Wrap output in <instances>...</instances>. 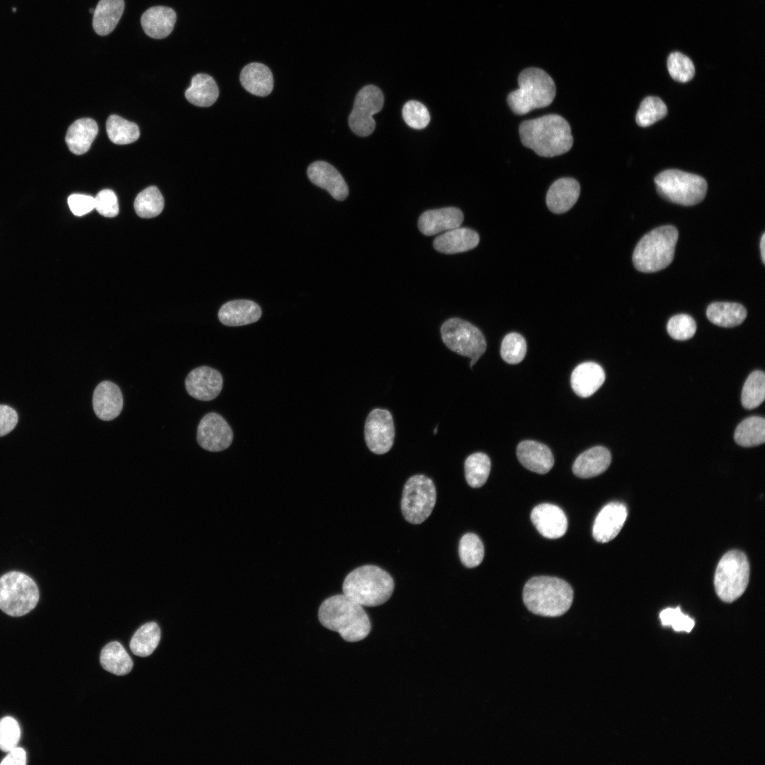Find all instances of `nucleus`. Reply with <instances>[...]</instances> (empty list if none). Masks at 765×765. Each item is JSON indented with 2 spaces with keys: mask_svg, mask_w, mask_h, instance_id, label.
I'll list each match as a JSON object with an SVG mask.
<instances>
[{
  "mask_svg": "<svg viewBox=\"0 0 765 765\" xmlns=\"http://www.w3.org/2000/svg\"><path fill=\"white\" fill-rule=\"evenodd\" d=\"M522 144L538 155L552 157L567 152L573 144L567 121L557 114L524 120L519 126Z\"/></svg>",
  "mask_w": 765,
  "mask_h": 765,
  "instance_id": "f257e3e1",
  "label": "nucleus"
},
{
  "mask_svg": "<svg viewBox=\"0 0 765 765\" xmlns=\"http://www.w3.org/2000/svg\"><path fill=\"white\" fill-rule=\"evenodd\" d=\"M318 618L323 626L337 632L348 642L364 639L371 628L363 606L344 594L323 601L318 609Z\"/></svg>",
  "mask_w": 765,
  "mask_h": 765,
  "instance_id": "f03ea898",
  "label": "nucleus"
},
{
  "mask_svg": "<svg viewBox=\"0 0 765 765\" xmlns=\"http://www.w3.org/2000/svg\"><path fill=\"white\" fill-rule=\"evenodd\" d=\"M523 600L533 613L557 617L565 613L573 600V590L565 580L539 576L529 579L523 587Z\"/></svg>",
  "mask_w": 765,
  "mask_h": 765,
  "instance_id": "7ed1b4c3",
  "label": "nucleus"
},
{
  "mask_svg": "<svg viewBox=\"0 0 765 765\" xmlns=\"http://www.w3.org/2000/svg\"><path fill=\"white\" fill-rule=\"evenodd\" d=\"M395 587L392 577L375 565H363L344 579L343 594L361 606H376L385 603Z\"/></svg>",
  "mask_w": 765,
  "mask_h": 765,
  "instance_id": "20e7f679",
  "label": "nucleus"
},
{
  "mask_svg": "<svg viewBox=\"0 0 765 765\" xmlns=\"http://www.w3.org/2000/svg\"><path fill=\"white\" fill-rule=\"evenodd\" d=\"M519 88L507 96V103L517 115L548 106L555 98L556 87L552 79L544 70L530 67L518 76Z\"/></svg>",
  "mask_w": 765,
  "mask_h": 765,
  "instance_id": "39448f33",
  "label": "nucleus"
},
{
  "mask_svg": "<svg viewBox=\"0 0 765 765\" xmlns=\"http://www.w3.org/2000/svg\"><path fill=\"white\" fill-rule=\"evenodd\" d=\"M678 236V230L672 225L657 227L644 235L633 254L635 268L653 273L667 267L673 261Z\"/></svg>",
  "mask_w": 765,
  "mask_h": 765,
  "instance_id": "423d86ee",
  "label": "nucleus"
},
{
  "mask_svg": "<svg viewBox=\"0 0 765 765\" xmlns=\"http://www.w3.org/2000/svg\"><path fill=\"white\" fill-rule=\"evenodd\" d=\"M658 193L666 200L690 206L701 202L708 185L701 176L678 169H667L654 178Z\"/></svg>",
  "mask_w": 765,
  "mask_h": 765,
  "instance_id": "0eeeda50",
  "label": "nucleus"
},
{
  "mask_svg": "<svg viewBox=\"0 0 765 765\" xmlns=\"http://www.w3.org/2000/svg\"><path fill=\"white\" fill-rule=\"evenodd\" d=\"M749 579V564L745 554L734 550L725 553L719 561L714 577L717 595L730 603L744 592Z\"/></svg>",
  "mask_w": 765,
  "mask_h": 765,
  "instance_id": "6e6552de",
  "label": "nucleus"
},
{
  "mask_svg": "<svg viewBox=\"0 0 765 765\" xmlns=\"http://www.w3.org/2000/svg\"><path fill=\"white\" fill-rule=\"evenodd\" d=\"M39 600L37 584L27 574L10 572L0 577V609L11 616L32 611Z\"/></svg>",
  "mask_w": 765,
  "mask_h": 765,
  "instance_id": "1a4fd4ad",
  "label": "nucleus"
},
{
  "mask_svg": "<svg viewBox=\"0 0 765 765\" xmlns=\"http://www.w3.org/2000/svg\"><path fill=\"white\" fill-rule=\"evenodd\" d=\"M441 333L443 343L450 350L471 358L470 367L486 350V340L481 331L462 319H448L442 324Z\"/></svg>",
  "mask_w": 765,
  "mask_h": 765,
  "instance_id": "9d476101",
  "label": "nucleus"
},
{
  "mask_svg": "<svg viewBox=\"0 0 765 765\" xmlns=\"http://www.w3.org/2000/svg\"><path fill=\"white\" fill-rule=\"evenodd\" d=\"M436 500L433 481L424 475L412 476L406 482L401 500L404 518L409 523L419 524L431 514Z\"/></svg>",
  "mask_w": 765,
  "mask_h": 765,
  "instance_id": "9b49d317",
  "label": "nucleus"
},
{
  "mask_svg": "<svg viewBox=\"0 0 765 765\" xmlns=\"http://www.w3.org/2000/svg\"><path fill=\"white\" fill-rule=\"evenodd\" d=\"M384 103L381 90L374 85H367L357 94L348 117L351 130L359 136H368L375 128L373 115L379 112Z\"/></svg>",
  "mask_w": 765,
  "mask_h": 765,
  "instance_id": "f8f14e48",
  "label": "nucleus"
},
{
  "mask_svg": "<svg viewBox=\"0 0 765 765\" xmlns=\"http://www.w3.org/2000/svg\"><path fill=\"white\" fill-rule=\"evenodd\" d=\"M364 436L368 448L373 453L384 454L388 452L395 438V426L391 413L385 409H373L366 420Z\"/></svg>",
  "mask_w": 765,
  "mask_h": 765,
  "instance_id": "ddd939ff",
  "label": "nucleus"
},
{
  "mask_svg": "<svg viewBox=\"0 0 765 765\" xmlns=\"http://www.w3.org/2000/svg\"><path fill=\"white\" fill-rule=\"evenodd\" d=\"M232 440V430L222 416L210 412L202 418L197 429V441L201 448L211 452L222 451Z\"/></svg>",
  "mask_w": 765,
  "mask_h": 765,
  "instance_id": "4468645a",
  "label": "nucleus"
},
{
  "mask_svg": "<svg viewBox=\"0 0 765 765\" xmlns=\"http://www.w3.org/2000/svg\"><path fill=\"white\" fill-rule=\"evenodd\" d=\"M222 385L220 373L209 366H200L192 370L185 380L188 395L202 401H210L217 397Z\"/></svg>",
  "mask_w": 765,
  "mask_h": 765,
  "instance_id": "2eb2a0df",
  "label": "nucleus"
},
{
  "mask_svg": "<svg viewBox=\"0 0 765 765\" xmlns=\"http://www.w3.org/2000/svg\"><path fill=\"white\" fill-rule=\"evenodd\" d=\"M627 515V508L623 503L611 502L604 506L594 523V538L599 543H607L613 540L623 526Z\"/></svg>",
  "mask_w": 765,
  "mask_h": 765,
  "instance_id": "dca6fc26",
  "label": "nucleus"
},
{
  "mask_svg": "<svg viewBox=\"0 0 765 765\" xmlns=\"http://www.w3.org/2000/svg\"><path fill=\"white\" fill-rule=\"evenodd\" d=\"M532 523L544 537L559 538L567 530V519L564 511L552 504H540L533 508L531 514Z\"/></svg>",
  "mask_w": 765,
  "mask_h": 765,
  "instance_id": "f3484780",
  "label": "nucleus"
},
{
  "mask_svg": "<svg viewBox=\"0 0 765 765\" xmlns=\"http://www.w3.org/2000/svg\"><path fill=\"white\" fill-rule=\"evenodd\" d=\"M309 179L314 185L326 190L337 200H345L348 188L341 174L330 164L324 161L312 163L307 168Z\"/></svg>",
  "mask_w": 765,
  "mask_h": 765,
  "instance_id": "a211bd4d",
  "label": "nucleus"
},
{
  "mask_svg": "<svg viewBox=\"0 0 765 765\" xmlns=\"http://www.w3.org/2000/svg\"><path fill=\"white\" fill-rule=\"evenodd\" d=\"M92 404L98 418L103 421L114 419L120 414L123 407L120 389L111 381H102L94 391Z\"/></svg>",
  "mask_w": 765,
  "mask_h": 765,
  "instance_id": "6ab92c4d",
  "label": "nucleus"
},
{
  "mask_svg": "<svg viewBox=\"0 0 765 765\" xmlns=\"http://www.w3.org/2000/svg\"><path fill=\"white\" fill-rule=\"evenodd\" d=\"M464 219L462 211L455 207L429 210L419 218V230L426 236L459 227Z\"/></svg>",
  "mask_w": 765,
  "mask_h": 765,
  "instance_id": "aec40b11",
  "label": "nucleus"
},
{
  "mask_svg": "<svg viewBox=\"0 0 765 765\" xmlns=\"http://www.w3.org/2000/svg\"><path fill=\"white\" fill-rule=\"evenodd\" d=\"M516 455L523 467L539 474L548 472L554 465V458L550 449L546 445L537 441H521L517 446Z\"/></svg>",
  "mask_w": 765,
  "mask_h": 765,
  "instance_id": "412c9836",
  "label": "nucleus"
},
{
  "mask_svg": "<svg viewBox=\"0 0 765 765\" xmlns=\"http://www.w3.org/2000/svg\"><path fill=\"white\" fill-rule=\"evenodd\" d=\"M580 193V186L572 178H561L550 187L546 195L549 210L556 214L568 211L576 203Z\"/></svg>",
  "mask_w": 765,
  "mask_h": 765,
  "instance_id": "4be33fe9",
  "label": "nucleus"
},
{
  "mask_svg": "<svg viewBox=\"0 0 765 765\" xmlns=\"http://www.w3.org/2000/svg\"><path fill=\"white\" fill-rule=\"evenodd\" d=\"M570 380L572 388L578 396L588 397L603 385L605 372L596 363L584 362L574 369Z\"/></svg>",
  "mask_w": 765,
  "mask_h": 765,
  "instance_id": "5701e85b",
  "label": "nucleus"
},
{
  "mask_svg": "<svg viewBox=\"0 0 765 765\" xmlns=\"http://www.w3.org/2000/svg\"><path fill=\"white\" fill-rule=\"evenodd\" d=\"M261 316L258 304L248 300H232L219 310L218 318L226 326H243L257 322Z\"/></svg>",
  "mask_w": 765,
  "mask_h": 765,
  "instance_id": "b1692460",
  "label": "nucleus"
},
{
  "mask_svg": "<svg viewBox=\"0 0 765 765\" xmlns=\"http://www.w3.org/2000/svg\"><path fill=\"white\" fill-rule=\"evenodd\" d=\"M176 21V12L162 6L150 7L141 16V26L150 38L162 39L173 30Z\"/></svg>",
  "mask_w": 765,
  "mask_h": 765,
  "instance_id": "393cba45",
  "label": "nucleus"
},
{
  "mask_svg": "<svg viewBox=\"0 0 765 765\" xmlns=\"http://www.w3.org/2000/svg\"><path fill=\"white\" fill-rule=\"evenodd\" d=\"M479 242L480 237L475 231L457 227L437 237L434 241V247L441 253L453 254L472 249Z\"/></svg>",
  "mask_w": 765,
  "mask_h": 765,
  "instance_id": "a878e982",
  "label": "nucleus"
},
{
  "mask_svg": "<svg viewBox=\"0 0 765 765\" xmlns=\"http://www.w3.org/2000/svg\"><path fill=\"white\" fill-rule=\"evenodd\" d=\"M611 462L610 451L603 446H595L582 453L575 460L572 470L581 478L597 476L607 470Z\"/></svg>",
  "mask_w": 765,
  "mask_h": 765,
  "instance_id": "bb28decb",
  "label": "nucleus"
},
{
  "mask_svg": "<svg viewBox=\"0 0 765 765\" xmlns=\"http://www.w3.org/2000/svg\"><path fill=\"white\" fill-rule=\"evenodd\" d=\"M239 80L250 94L258 96L269 95L273 88V78L270 69L259 62L246 64L241 71Z\"/></svg>",
  "mask_w": 765,
  "mask_h": 765,
  "instance_id": "cd10ccee",
  "label": "nucleus"
},
{
  "mask_svg": "<svg viewBox=\"0 0 765 765\" xmlns=\"http://www.w3.org/2000/svg\"><path fill=\"white\" fill-rule=\"evenodd\" d=\"M98 134V125L91 118H81L68 128L65 137L69 150L75 154L86 153Z\"/></svg>",
  "mask_w": 765,
  "mask_h": 765,
  "instance_id": "c85d7f7f",
  "label": "nucleus"
},
{
  "mask_svg": "<svg viewBox=\"0 0 765 765\" xmlns=\"http://www.w3.org/2000/svg\"><path fill=\"white\" fill-rule=\"evenodd\" d=\"M124 0H100L94 9L92 25L96 34L107 35L119 22L124 11Z\"/></svg>",
  "mask_w": 765,
  "mask_h": 765,
  "instance_id": "c756f323",
  "label": "nucleus"
},
{
  "mask_svg": "<svg viewBox=\"0 0 765 765\" xmlns=\"http://www.w3.org/2000/svg\"><path fill=\"white\" fill-rule=\"evenodd\" d=\"M219 89L214 79L207 74L193 76L189 88L185 92L186 98L200 107L212 106L217 99Z\"/></svg>",
  "mask_w": 765,
  "mask_h": 765,
  "instance_id": "7c9ffc66",
  "label": "nucleus"
},
{
  "mask_svg": "<svg viewBox=\"0 0 765 765\" xmlns=\"http://www.w3.org/2000/svg\"><path fill=\"white\" fill-rule=\"evenodd\" d=\"M706 316L714 324L722 327H733L744 322L747 317V310L739 303L715 302L708 305Z\"/></svg>",
  "mask_w": 765,
  "mask_h": 765,
  "instance_id": "2f4dec72",
  "label": "nucleus"
},
{
  "mask_svg": "<svg viewBox=\"0 0 765 765\" xmlns=\"http://www.w3.org/2000/svg\"><path fill=\"white\" fill-rule=\"evenodd\" d=\"M100 662L104 669L119 676L128 674L133 667L130 656L116 641L108 643L102 649Z\"/></svg>",
  "mask_w": 765,
  "mask_h": 765,
  "instance_id": "473e14b6",
  "label": "nucleus"
},
{
  "mask_svg": "<svg viewBox=\"0 0 765 765\" xmlns=\"http://www.w3.org/2000/svg\"><path fill=\"white\" fill-rule=\"evenodd\" d=\"M734 438L743 447H752L763 444L765 441V420L761 416H750L741 421L737 426Z\"/></svg>",
  "mask_w": 765,
  "mask_h": 765,
  "instance_id": "72a5a7b5",
  "label": "nucleus"
},
{
  "mask_svg": "<svg viewBox=\"0 0 765 765\" xmlns=\"http://www.w3.org/2000/svg\"><path fill=\"white\" fill-rule=\"evenodd\" d=\"M160 629L156 623L142 625L133 635L130 642L132 653L139 657L150 655L159 645Z\"/></svg>",
  "mask_w": 765,
  "mask_h": 765,
  "instance_id": "f704fd0d",
  "label": "nucleus"
},
{
  "mask_svg": "<svg viewBox=\"0 0 765 765\" xmlns=\"http://www.w3.org/2000/svg\"><path fill=\"white\" fill-rule=\"evenodd\" d=\"M106 132L110 140L117 144H127L140 137L138 126L117 115H111L106 121Z\"/></svg>",
  "mask_w": 765,
  "mask_h": 765,
  "instance_id": "c9c22d12",
  "label": "nucleus"
},
{
  "mask_svg": "<svg viewBox=\"0 0 765 765\" xmlns=\"http://www.w3.org/2000/svg\"><path fill=\"white\" fill-rule=\"evenodd\" d=\"M464 468L468 484L474 488L480 487L487 480L491 461L485 453H475L466 458Z\"/></svg>",
  "mask_w": 765,
  "mask_h": 765,
  "instance_id": "e433bc0d",
  "label": "nucleus"
},
{
  "mask_svg": "<svg viewBox=\"0 0 765 765\" xmlns=\"http://www.w3.org/2000/svg\"><path fill=\"white\" fill-rule=\"evenodd\" d=\"M765 398V375L755 370L748 376L742 390L741 402L747 409L759 407Z\"/></svg>",
  "mask_w": 765,
  "mask_h": 765,
  "instance_id": "4c0bfd02",
  "label": "nucleus"
},
{
  "mask_svg": "<svg viewBox=\"0 0 765 765\" xmlns=\"http://www.w3.org/2000/svg\"><path fill=\"white\" fill-rule=\"evenodd\" d=\"M164 205V198L159 190L156 186H149L137 195L134 208L140 217L152 218L162 212Z\"/></svg>",
  "mask_w": 765,
  "mask_h": 765,
  "instance_id": "58836bf2",
  "label": "nucleus"
},
{
  "mask_svg": "<svg viewBox=\"0 0 765 765\" xmlns=\"http://www.w3.org/2000/svg\"><path fill=\"white\" fill-rule=\"evenodd\" d=\"M484 550L480 538L475 533L463 536L459 543V556L462 563L468 568L478 566L482 561Z\"/></svg>",
  "mask_w": 765,
  "mask_h": 765,
  "instance_id": "ea45409f",
  "label": "nucleus"
},
{
  "mask_svg": "<svg viewBox=\"0 0 765 765\" xmlns=\"http://www.w3.org/2000/svg\"><path fill=\"white\" fill-rule=\"evenodd\" d=\"M667 114L665 103L658 97H646L640 103L636 115V123L641 127H647L659 121Z\"/></svg>",
  "mask_w": 765,
  "mask_h": 765,
  "instance_id": "a19ab883",
  "label": "nucleus"
},
{
  "mask_svg": "<svg viewBox=\"0 0 765 765\" xmlns=\"http://www.w3.org/2000/svg\"><path fill=\"white\" fill-rule=\"evenodd\" d=\"M527 350L526 342L519 334L512 332L506 334L501 344L500 353L502 359L509 364H517L524 358Z\"/></svg>",
  "mask_w": 765,
  "mask_h": 765,
  "instance_id": "79ce46f5",
  "label": "nucleus"
},
{
  "mask_svg": "<svg viewBox=\"0 0 765 765\" xmlns=\"http://www.w3.org/2000/svg\"><path fill=\"white\" fill-rule=\"evenodd\" d=\"M667 68L672 78L681 83L690 81L695 74V67L691 59L679 52L669 55Z\"/></svg>",
  "mask_w": 765,
  "mask_h": 765,
  "instance_id": "37998d69",
  "label": "nucleus"
},
{
  "mask_svg": "<svg viewBox=\"0 0 765 765\" xmlns=\"http://www.w3.org/2000/svg\"><path fill=\"white\" fill-rule=\"evenodd\" d=\"M669 336L679 341L688 340L693 336L696 331L694 319L686 314H679L671 317L667 325Z\"/></svg>",
  "mask_w": 765,
  "mask_h": 765,
  "instance_id": "c03bdc74",
  "label": "nucleus"
},
{
  "mask_svg": "<svg viewBox=\"0 0 765 765\" xmlns=\"http://www.w3.org/2000/svg\"><path fill=\"white\" fill-rule=\"evenodd\" d=\"M402 116L405 123L414 129H423L430 121V115L426 107L421 102L409 101L402 108Z\"/></svg>",
  "mask_w": 765,
  "mask_h": 765,
  "instance_id": "a18cd8bd",
  "label": "nucleus"
},
{
  "mask_svg": "<svg viewBox=\"0 0 765 765\" xmlns=\"http://www.w3.org/2000/svg\"><path fill=\"white\" fill-rule=\"evenodd\" d=\"M21 737L18 722L10 716L0 720V749L9 752L17 747Z\"/></svg>",
  "mask_w": 765,
  "mask_h": 765,
  "instance_id": "49530a36",
  "label": "nucleus"
},
{
  "mask_svg": "<svg viewBox=\"0 0 765 765\" xmlns=\"http://www.w3.org/2000/svg\"><path fill=\"white\" fill-rule=\"evenodd\" d=\"M659 618L663 625H671L676 631L689 633L695 625L694 620L683 613L679 607L667 608L663 610L659 614Z\"/></svg>",
  "mask_w": 765,
  "mask_h": 765,
  "instance_id": "de8ad7c7",
  "label": "nucleus"
},
{
  "mask_svg": "<svg viewBox=\"0 0 765 765\" xmlns=\"http://www.w3.org/2000/svg\"><path fill=\"white\" fill-rule=\"evenodd\" d=\"M94 199L95 208L101 215L113 217L118 214V198L113 191L103 189L98 193Z\"/></svg>",
  "mask_w": 765,
  "mask_h": 765,
  "instance_id": "09e8293b",
  "label": "nucleus"
},
{
  "mask_svg": "<svg viewBox=\"0 0 765 765\" xmlns=\"http://www.w3.org/2000/svg\"><path fill=\"white\" fill-rule=\"evenodd\" d=\"M67 203L72 213L76 216L86 215L95 208L94 198L87 195L72 194L69 196Z\"/></svg>",
  "mask_w": 765,
  "mask_h": 765,
  "instance_id": "8fccbe9b",
  "label": "nucleus"
},
{
  "mask_svg": "<svg viewBox=\"0 0 765 765\" xmlns=\"http://www.w3.org/2000/svg\"><path fill=\"white\" fill-rule=\"evenodd\" d=\"M18 414L14 409L0 404V436L10 433L18 423Z\"/></svg>",
  "mask_w": 765,
  "mask_h": 765,
  "instance_id": "3c124183",
  "label": "nucleus"
},
{
  "mask_svg": "<svg viewBox=\"0 0 765 765\" xmlns=\"http://www.w3.org/2000/svg\"><path fill=\"white\" fill-rule=\"evenodd\" d=\"M26 764V753L21 747H14L8 752V755L0 763L1 765H25Z\"/></svg>",
  "mask_w": 765,
  "mask_h": 765,
  "instance_id": "603ef678",
  "label": "nucleus"
},
{
  "mask_svg": "<svg viewBox=\"0 0 765 765\" xmlns=\"http://www.w3.org/2000/svg\"><path fill=\"white\" fill-rule=\"evenodd\" d=\"M759 248H760V251H761V260H762L763 264H765V233H763V234L761 236V240H760V244H759Z\"/></svg>",
  "mask_w": 765,
  "mask_h": 765,
  "instance_id": "864d4df0",
  "label": "nucleus"
},
{
  "mask_svg": "<svg viewBox=\"0 0 765 765\" xmlns=\"http://www.w3.org/2000/svg\"><path fill=\"white\" fill-rule=\"evenodd\" d=\"M89 13H91L94 14V8H90V9H89Z\"/></svg>",
  "mask_w": 765,
  "mask_h": 765,
  "instance_id": "5fc2aeb1",
  "label": "nucleus"
},
{
  "mask_svg": "<svg viewBox=\"0 0 765 765\" xmlns=\"http://www.w3.org/2000/svg\"><path fill=\"white\" fill-rule=\"evenodd\" d=\"M434 434H436V433H437V427H436V428L434 429Z\"/></svg>",
  "mask_w": 765,
  "mask_h": 765,
  "instance_id": "6e6d98bb",
  "label": "nucleus"
},
{
  "mask_svg": "<svg viewBox=\"0 0 765 765\" xmlns=\"http://www.w3.org/2000/svg\"><path fill=\"white\" fill-rule=\"evenodd\" d=\"M16 8H13V12H15V11H16Z\"/></svg>",
  "mask_w": 765,
  "mask_h": 765,
  "instance_id": "4d7b16f0",
  "label": "nucleus"
}]
</instances>
